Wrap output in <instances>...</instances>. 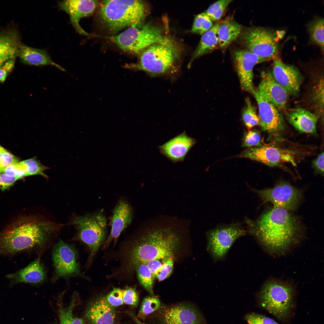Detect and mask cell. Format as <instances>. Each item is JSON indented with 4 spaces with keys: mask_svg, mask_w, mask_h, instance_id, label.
I'll list each match as a JSON object with an SVG mask.
<instances>
[{
    "mask_svg": "<svg viewBox=\"0 0 324 324\" xmlns=\"http://www.w3.org/2000/svg\"><path fill=\"white\" fill-rule=\"evenodd\" d=\"M187 221L159 216L144 221L124 244L122 271L130 274L141 262L173 258L181 243V233L189 228Z\"/></svg>",
    "mask_w": 324,
    "mask_h": 324,
    "instance_id": "cell-1",
    "label": "cell"
},
{
    "mask_svg": "<svg viewBox=\"0 0 324 324\" xmlns=\"http://www.w3.org/2000/svg\"><path fill=\"white\" fill-rule=\"evenodd\" d=\"M289 211L274 206L256 221L247 219L248 232L268 252L284 253L298 241L302 228L298 218Z\"/></svg>",
    "mask_w": 324,
    "mask_h": 324,
    "instance_id": "cell-2",
    "label": "cell"
},
{
    "mask_svg": "<svg viewBox=\"0 0 324 324\" xmlns=\"http://www.w3.org/2000/svg\"><path fill=\"white\" fill-rule=\"evenodd\" d=\"M55 230V226L49 221L28 217L19 219L0 232V255L41 245Z\"/></svg>",
    "mask_w": 324,
    "mask_h": 324,
    "instance_id": "cell-3",
    "label": "cell"
},
{
    "mask_svg": "<svg viewBox=\"0 0 324 324\" xmlns=\"http://www.w3.org/2000/svg\"><path fill=\"white\" fill-rule=\"evenodd\" d=\"M181 53L175 40L164 36L141 51L136 63L125 67L144 71L152 77L173 76L178 72Z\"/></svg>",
    "mask_w": 324,
    "mask_h": 324,
    "instance_id": "cell-4",
    "label": "cell"
},
{
    "mask_svg": "<svg viewBox=\"0 0 324 324\" xmlns=\"http://www.w3.org/2000/svg\"><path fill=\"white\" fill-rule=\"evenodd\" d=\"M147 13L142 0H104L100 5L99 18L103 29L113 36L127 27L142 26Z\"/></svg>",
    "mask_w": 324,
    "mask_h": 324,
    "instance_id": "cell-5",
    "label": "cell"
},
{
    "mask_svg": "<svg viewBox=\"0 0 324 324\" xmlns=\"http://www.w3.org/2000/svg\"><path fill=\"white\" fill-rule=\"evenodd\" d=\"M294 290L292 286L276 279L267 281L260 293L262 306L276 318L283 319L288 315L292 305Z\"/></svg>",
    "mask_w": 324,
    "mask_h": 324,
    "instance_id": "cell-6",
    "label": "cell"
},
{
    "mask_svg": "<svg viewBox=\"0 0 324 324\" xmlns=\"http://www.w3.org/2000/svg\"><path fill=\"white\" fill-rule=\"evenodd\" d=\"M164 36L158 27L148 23L140 27H130L119 34L105 38L124 51L139 54Z\"/></svg>",
    "mask_w": 324,
    "mask_h": 324,
    "instance_id": "cell-7",
    "label": "cell"
},
{
    "mask_svg": "<svg viewBox=\"0 0 324 324\" xmlns=\"http://www.w3.org/2000/svg\"><path fill=\"white\" fill-rule=\"evenodd\" d=\"M72 223L78 231L79 239L89 247L94 255L104 241L106 233L107 220L103 212L97 211L78 216Z\"/></svg>",
    "mask_w": 324,
    "mask_h": 324,
    "instance_id": "cell-8",
    "label": "cell"
},
{
    "mask_svg": "<svg viewBox=\"0 0 324 324\" xmlns=\"http://www.w3.org/2000/svg\"><path fill=\"white\" fill-rule=\"evenodd\" d=\"M248 232L238 223L211 229L206 233L207 250L214 261L220 260L225 257L235 241Z\"/></svg>",
    "mask_w": 324,
    "mask_h": 324,
    "instance_id": "cell-9",
    "label": "cell"
},
{
    "mask_svg": "<svg viewBox=\"0 0 324 324\" xmlns=\"http://www.w3.org/2000/svg\"><path fill=\"white\" fill-rule=\"evenodd\" d=\"M241 39L246 50L259 57L266 61L275 58L278 44L274 33L268 29L250 27L242 34Z\"/></svg>",
    "mask_w": 324,
    "mask_h": 324,
    "instance_id": "cell-10",
    "label": "cell"
},
{
    "mask_svg": "<svg viewBox=\"0 0 324 324\" xmlns=\"http://www.w3.org/2000/svg\"><path fill=\"white\" fill-rule=\"evenodd\" d=\"M253 190L263 203L271 202L274 207L282 208L289 211L297 207L302 195L301 190L284 182H280L270 188Z\"/></svg>",
    "mask_w": 324,
    "mask_h": 324,
    "instance_id": "cell-11",
    "label": "cell"
},
{
    "mask_svg": "<svg viewBox=\"0 0 324 324\" xmlns=\"http://www.w3.org/2000/svg\"><path fill=\"white\" fill-rule=\"evenodd\" d=\"M52 253L55 280L62 277L82 276L77 252L72 245L59 240L54 247Z\"/></svg>",
    "mask_w": 324,
    "mask_h": 324,
    "instance_id": "cell-12",
    "label": "cell"
},
{
    "mask_svg": "<svg viewBox=\"0 0 324 324\" xmlns=\"http://www.w3.org/2000/svg\"><path fill=\"white\" fill-rule=\"evenodd\" d=\"M157 312L160 324H205L204 318L194 305L186 303L163 306Z\"/></svg>",
    "mask_w": 324,
    "mask_h": 324,
    "instance_id": "cell-13",
    "label": "cell"
},
{
    "mask_svg": "<svg viewBox=\"0 0 324 324\" xmlns=\"http://www.w3.org/2000/svg\"><path fill=\"white\" fill-rule=\"evenodd\" d=\"M254 160L270 166L285 162L296 165L292 153L288 150L272 146L262 145L247 148L238 155Z\"/></svg>",
    "mask_w": 324,
    "mask_h": 324,
    "instance_id": "cell-14",
    "label": "cell"
},
{
    "mask_svg": "<svg viewBox=\"0 0 324 324\" xmlns=\"http://www.w3.org/2000/svg\"><path fill=\"white\" fill-rule=\"evenodd\" d=\"M234 59L240 86L243 90L253 94V68L257 64L266 61L247 50H238L234 54Z\"/></svg>",
    "mask_w": 324,
    "mask_h": 324,
    "instance_id": "cell-15",
    "label": "cell"
},
{
    "mask_svg": "<svg viewBox=\"0 0 324 324\" xmlns=\"http://www.w3.org/2000/svg\"><path fill=\"white\" fill-rule=\"evenodd\" d=\"M259 110V124L262 130L271 134L277 133L283 129V117L278 109L269 101L257 88L253 93Z\"/></svg>",
    "mask_w": 324,
    "mask_h": 324,
    "instance_id": "cell-16",
    "label": "cell"
},
{
    "mask_svg": "<svg viewBox=\"0 0 324 324\" xmlns=\"http://www.w3.org/2000/svg\"><path fill=\"white\" fill-rule=\"evenodd\" d=\"M272 73L276 81L290 95H295L299 92L302 77L295 67L285 64L279 58H275L274 59Z\"/></svg>",
    "mask_w": 324,
    "mask_h": 324,
    "instance_id": "cell-17",
    "label": "cell"
},
{
    "mask_svg": "<svg viewBox=\"0 0 324 324\" xmlns=\"http://www.w3.org/2000/svg\"><path fill=\"white\" fill-rule=\"evenodd\" d=\"M98 2L96 0H66L58 2V6L69 15L70 21L76 30L79 34L88 35L79 24L80 20L92 14Z\"/></svg>",
    "mask_w": 324,
    "mask_h": 324,
    "instance_id": "cell-18",
    "label": "cell"
},
{
    "mask_svg": "<svg viewBox=\"0 0 324 324\" xmlns=\"http://www.w3.org/2000/svg\"><path fill=\"white\" fill-rule=\"evenodd\" d=\"M256 88L278 109L285 108L290 94L276 81L272 73H262L261 81Z\"/></svg>",
    "mask_w": 324,
    "mask_h": 324,
    "instance_id": "cell-19",
    "label": "cell"
},
{
    "mask_svg": "<svg viewBox=\"0 0 324 324\" xmlns=\"http://www.w3.org/2000/svg\"><path fill=\"white\" fill-rule=\"evenodd\" d=\"M133 217V210L129 203L124 198L119 200L113 210L111 232L105 245L118 237L130 224Z\"/></svg>",
    "mask_w": 324,
    "mask_h": 324,
    "instance_id": "cell-20",
    "label": "cell"
},
{
    "mask_svg": "<svg viewBox=\"0 0 324 324\" xmlns=\"http://www.w3.org/2000/svg\"><path fill=\"white\" fill-rule=\"evenodd\" d=\"M196 142L194 139L189 136L184 132L159 146V148L161 153L176 163L184 160Z\"/></svg>",
    "mask_w": 324,
    "mask_h": 324,
    "instance_id": "cell-21",
    "label": "cell"
},
{
    "mask_svg": "<svg viewBox=\"0 0 324 324\" xmlns=\"http://www.w3.org/2000/svg\"><path fill=\"white\" fill-rule=\"evenodd\" d=\"M85 316L89 324H114L116 312L114 308L108 303L105 296H101L89 305Z\"/></svg>",
    "mask_w": 324,
    "mask_h": 324,
    "instance_id": "cell-22",
    "label": "cell"
},
{
    "mask_svg": "<svg viewBox=\"0 0 324 324\" xmlns=\"http://www.w3.org/2000/svg\"><path fill=\"white\" fill-rule=\"evenodd\" d=\"M286 117L289 123L299 131L316 133L318 117L316 114L304 109L297 108L287 111Z\"/></svg>",
    "mask_w": 324,
    "mask_h": 324,
    "instance_id": "cell-23",
    "label": "cell"
},
{
    "mask_svg": "<svg viewBox=\"0 0 324 324\" xmlns=\"http://www.w3.org/2000/svg\"><path fill=\"white\" fill-rule=\"evenodd\" d=\"M16 29L10 28L0 32V66L17 56L21 44Z\"/></svg>",
    "mask_w": 324,
    "mask_h": 324,
    "instance_id": "cell-24",
    "label": "cell"
},
{
    "mask_svg": "<svg viewBox=\"0 0 324 324\" xmlns=\"http://www.w3.org/2000/svg\"><path fill=\"white\" fill-rule=\"evenodd\" d=\"M26 64L36 66L50 65L65 71L60 65L53 62L46 50L32 47L21 43L17 55Z\"/></svg>",
    "mask_w": 324,
    "mask_h": 324,
    "instance_id": "cell-25",
    "label": "cell"
},
{
    "mask_svg": "<svg viewBox=\"0 0 324 324\" xmlns=\"http://www.w3.org/2000/svg\"><path fill=\"white\" fill-rule=\"evenodd\" d=\"M7 278L14 283H41L46 278L44 268L38 259L32 262L26 267L14 273L8 274Z\"/></svg>",
    "mask_w": 324,
    "mask_h": 324,
    "instance_id": "cell-26",
    "label": "cell"
},
{
    "mask_svg": "<svg viewBox=\"0 0 324 324\" xmlns=\"http://www.w3.org/2000/svg\"><path fill=\"white\" fill-rule=\"evenodd\" d=\"M241 29V26L230 17L218 23L217 33L220 48L225 50L239 36Z\"/></svg>",
    "mask_w": 324,
    "mask_h": 324,
    "instance_id": "cell-27",
    "label": "cell"
},
{
    "mask_svg": "<svg viewBox=\"0 0 324 324\" xmlns=\"http://www.w3.org/2000/svg\"><path fill=\"white\" fill-rule=\"evenodd\" d=\"M218 23L202 35L199 43L194 52L189 66L195 59L215 50L219 46L217 31Z\"/></svg>",
    "mask_w": 324,
    "mask_h": 324,
    "instance_id": "cell-28",
    "label": "cell"
},
{
    "mask_svg": "<svg viewBox=\"0 0 324 324\" xmlns=\"http://www.w3.org/2000/svg\"><path fill=\"white\" fill-rule=\"evenodd\" d=\"M77 296H74L67 307H64L62 303L58 304L59 322L55 324H85L83 320L74 316V308L76 305Z\"/></svg>",
    "mask_w": 324,
    "mask_h": 324,
    "instance_id": "cell-29",
    "label": "cell"
},
{
    "mask_svg": "<svg viewBox=\"0 0 324 324\" xmlns=\"http://www.w3.org/2000/svg\"><path fill=\"white\" fill-rule=\"evenodd\" d=\"M135 271L141 284L151 296H154L153 288L155 278L146 264L139 263L136 266Z\"/></svg>",
    "mask_w": 324,
    "mask_h": 324,
    "instance_id": "cell-30",
    "label": "cell"
},
{
    "mask_svg": "<svg viewBox=\"0 0 324 324\" xmlns=\"http://www.w3.org/2000/svg\"><path fill=\"white\" fill-rule=\"evenodd\" d=\"M163 306L158 297L154 296H146L142 302L137 318L144 320L148 315L157 311Z\"/></svg>",
    "mask_w": 324,
    "mask_h": 324,
    "instance_id": "cell-31",
    "label": "cell"
},
{
    "mask_svg": "<svg viewBox=\"0 0 324 324\" xmlns=\"http://www.w3.org/2000/svg\"><path fill=\"white\" fill-rule=\"evenodd\" d=\"M324 19L318 18L311 22L308 26L310 37L314 42L324 50Z\"/></svg>",
    "mask_w": 324,
    "mask_h": 324,
    "instance_id": "cell-32",
    "label": "cell"
},
{
    "mask_svg": "<svg viewBox=\"0 0 324 324\" xmlns=\"http://www.w3.org/2000/svg\"><path fill=\"white\" fill-rule=\"evenodd\" d=\"M19 163L24 168L26 176L39 175L48 178L44 172L49 168L42 165L36 158L27 159L19 162Z\"/></svg>",
    "mask_w": 324,
    "mask_h": 324,
    "instance_id": "cell-33",
    "label": "cell"
},
{
    "mask_svg": "<svg viewBox=\"0 0 324 324\" xmlns=\"http://www.w3.org/2000/svg\"><path fill=\"white\" fill-rule=\"evenodd\" d=\"M246 106L242 114L243 120L248 129L259 124V119L256 114V109L248 97L245 99Z\"/></svg>",
    "mask_w": 324,
    "mask_h": 324,
    "instance_id": "cell-34",
    "label": "cell"
},
{
    "mask_svg": "<svg viewBox=\"0 0 324 324\" xmlns=\"http://www.w3.org/2000/svg\"><path fill=\"white\" fill-rule=\"evenodd\" d=\"M213 26L212 21L205 12H203L195 16L191 31L194 33L202 35Z\"/></svg>",
    "mask_w": 324,
    "mask_h": 324,
    "instance_id": "cell-35",
    "label": "cell"
},
{
    "mask_svg": "<svg viewBox=\"0 0 324 324\" xmlns=\"http://www.w3.org/2000/svg\"><path fill=\"white\" fill-rule=\"evenodd\" d=\"M232 0H220L211 5L205 12L213 21L219 20Z\"/></svg>",
    "mask_w": 324,
    "mask_h": 324,
    "instance_id": "cell-36",
    "label": "cell"
},
{
    "mask_svg": "<svg viewBox=\"0 0 324 324\" xmlns=\"http://www.w3.org/2000/svg\"><path fill=\"white\" fill-rule=\"evenodd\" d=\"M323 79L321 78L314 86L312 96L314 108L320 115L323 112Z\"/></svg>",
    "mask_w": 324,
    "mask_h": 324,
    "instance_id": "cell-37",
    "label": "cell"
},
{
    "mask_svg": "<svg viewBox=\"0 0 324 324\" xmlns=\"http://www.w3.org/2000/svg\"><path fill=\"white\" fill-rule=\"evenodd\" d=\"M243 147L262 146L260 131L256 130H250L244 133L242 140Z\"/></svg>",
    "mask_w": 324,
    "mask_h": 324,
    "instance_id": "cell-38",
    "label": "cell"
},
{
    "mask_svg": "<svg viewBox=\"0 0 324 324\" xmlns=\"http://www.w3.org/2000/svg\"><path fill=\"white\" fill-rule=\"evenodd\" d=\"M124 303L132 306H137L139 301V293L135 287L126 286L122 290Z\"/></svg>",
    "mask_w": 324,
    "mask_h": 324,
    "instance_id": "cell-39",
    "label": "cell"
},
{
    "mask_svg": "<svg viewBox=\"0 0 324 324\" xmlns=\"http://www.w3.org/2000/svg\"><path fill=\"white\" fill-rule=\"evenodd\" d=\"M162 265L156 278L162 281L168 278L172 272L174 262L173 258H168L162 260Z\"/></svg>",
    "mask_w": 324,
    "mask_h": 324,
    "instance_id": "cell-40",
    "label": "cell"
},
{
    "mask_svg": "<svg viewBox=\"0 0 324 324\" xmlns=\"http://www.w3.org/2000/svg\"><path fill=\"white\" fill-rule=\"evenodd\" d=\"M105 297L108 303L114 308L120 306L124 304L122 290L120 288H114Z\"/></svg>",
    "mask_w": 324,
    "mask_h": 324,
    "instance_id": "cell-41",
    "label": "cell"
},
{
    "mask_svg": "<svg viewBox=\"0 0 324 324\" xmlns=\"http://www.w3.org/2000/svg\"><path fill=\"white\" fill-rule=\"evenodd\" d=\"M245 319L248 324H279L270 318L255 313L248 314Z\"/></svg>",
    "mask_w": 324,
    "mask_h": 324,
    "instance_id": "cell-42",
    "label": "cell"
},
{
    "mask_svg": "<svg viewBox=\"0 0 324 324\" xmlns=\"http://www.w3.org/2000/svg\"><path fill=\"white\" fill-rule=\"evenodd\" d=\"M5 174L9 176L15 177L18 179L26 176L25 171L19 162L11 165L5 168L3 170Z\"/></svg>",
    "mask_w": 324,
    "mask_h": 324,
    "instance_id": "cell-43",
    "label": "cell"
},
{
    "mask_svg": "<svg viewBox=\"0 0 324 324\" xmlns=\"http://www.w3.org/2000/svg\"><path fill=\"white\" fill-rule=\"evenodd\" d=\"M19 159L5 149L3 151L0 163V172H2L8 166L19 162Z\"/></svg>",
    "mask_w": 324,
    "mask_h": 324,
    "instance_id": "cell-44",
    "label": "cell"
},
{
    "mask_svg": "<svg viewBox=\"0 0 324 324\" xmlns=\"http://www.w3.org/2000/svg\"><path fill=\"white\" fill-rule=\"evenodd\" d=\"M15 63V58L7 61L0 66V82L3 83L7 76L13 69Z\"/></svg>",
    "mask_w": 324,
    "mask_h": 324,
    "instance_id": "cell-45",
    "label": "cell"
},
{
    "mask_svg": "<svg viewBox=\"0 0 324 324\" xmlns=\"http://www.w3.org/2000/svg\"><path fill=\"white\" fill-rule=\"evenodd\" d=\"M18 179L15 177L8 176L3 172L0 173V189L2 190L9 189Z\"/></svg>",
    "mask_w": 324,
    "mask_h": 324,
    "instance_id": "cell-46",
    "label": "cell"
},
{
    "mask_svg": "<svg viewBox=\"0 0 324 324\" xmlns=\"http://www.w3.org/2000/svg\"><path fill=\"white\" fill-rule=\"evenodd\" d=\"M158 259H152L146 262V263L154 278L160 272L162 265V261Z\"/></svg>",
    "mask_w": 324,
    "mask_h": 324,
    "instance_id": "cell-47",
    "label": "cell"
},
{
    "mask_svg": "<svg viewBox=\"0 0 324 324\" xmlns=\"http://www.w3.org/2000/svg\"><path fill=\"white\" fill-rule=\"evenodd\" d=\"M313 165L317 171L321 174L324 173V152L321 153L313 162Z\"/></svg>",
    "mask_w": 324,
    "mask_h": 324,
    "instance_id": "cell-48",
    "label": "cell"
},
{
    "mask_svg": "<svg viewBox=\"0 0 324 324\" xmlns=\"http://www.w3.org/2000/svg\"><path fill=\"white\" fill-rule=\"evenodd\" d=\"M130 315L136 324H148L141 321L140 320H139L137 317L134 315V314H130Z\"/></svg>",
    "mask_w": 324,
    "mask_h": 324,
    "instance_id": "cell-49",
    "label": "cell"
},
{
    "mask_svg": "<svg viewBox=\"0 0 324 324\" xmlns=\"http://www.w3.org/2000/svg\"><path fill=\"white\" fill-rule=\"evenodd\" d=\"M4 148H2V149L0 150V161H1V156H2V152L4 150Z\"/></svg>",
    "mask_w": 324,
    "mask_h": 324,
    "instance_id": "cell-50",
    "label": "cell"
},
{
    "mask_svg": "<svg viewBox=\"0 0 324 324\" xmlns=\"http://www.w3.org/2000/svg\"><path fill=\"white\" fill-rule=\"evenodd\" d=\"M3 148L0 146V150L2 149Z\"/></svg>",
    "mask_w": 324,
    "mask_h": 324,
    "instance_id": "cell-51",
    "label": "cell"
},
{
    "mask_svg": "<svg viewBox=\"0 0 324 324\" xmlns=\"http://www.w3.org/2000/svg\"></svg>",
    "mask_w": 324,
    "mask_h": 324,
    "instance_id": "cell-52",
    "label": "cell"
}]
</instances>
